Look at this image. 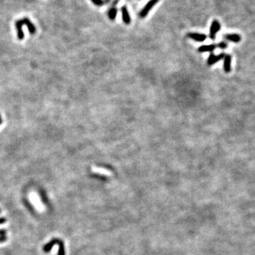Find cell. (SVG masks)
<instances>
[{"instance_id":"cell-13","label":"cell","mask_w":255,"mask_h":255,"mask_svg":"<svg viewBox=\"0 0 255 255\" xmlns=\"http://www.w3.org/2000/svg\"><path fill=\"white\" fill-rule=\"evenodd\" d=\"M217 47L222 50H225L227 48V47H228V43H226L225 41H221L217 45Z\"/></svg>"},{"instance_id":"cell-10","label":"cell","mask_w":255,"mask_h":255,"mask_svg":"<svg viewBox=\"0 0 255 255\" xmlns=\"http://www.w3.org/2000/svg\"><path fill=\"white\" fill-rule=\"evenodd\" d=\"M231 60L232 57L230 55L227 54L224 58V63H223V70L225 73H230L231 71Z\"/></svg>"},{"instance_id":"cell-8","label":"cell","mask_w":255,"mask_h":255,"mask_svg":"<svg viewBox=\"0 0 255 255\" xmlns=\"http://www.w3.org/2000/svg\"><path fill=\"white\" fill-rule=\"evenodd\" d=\"M15 28H16V32H17V38L18 40H20V41H22L24 38V30H23V26L22 24V23L20 22V19L18 20H16L15 22Z\"/></svg>"},{"instance_id":"cell-12","label":"cell","mask_w":255,"mask_h":255,"mask_svg":"<svg viewBox=\"0 0 255 255\" xmlns=\"http://www.w3.org/2000/svg\"><path fill=\"white\" fill-rule=\"evenodd\" d=\"M116 15H117V9L116 8V7H115V6H113V7L111 8L109 10H108V18H109L110 20L114 21V20L116 19Z\"/></svg>"},{"instance_id":"cell-6","label":"cell","mask_w":255,"mask_h":255,"mask_svg":"<svg viewBox=\"0 0 255 255\" xmlns=\"http://www.w3.org/2000/svg\"><path fill=\"white\" fill-rule=\"evenodd\" d=\"M223 38H224L225 41L237 43L241 41L242 38L239 34H237V33H226V34L223 35Z\"/></svg>"},{"instance_id":"cell-2","label":"cell","mask_w":255,"mask_h":255,"mask_svg":"<svg viewBox=\"0 0 255 255\" xmlns=\"http://www.w3.org/2000/svg\"><path fill=\"white\" fill-rule=\"evenodd\" d=\"M158 2H159V0H150V1L146 4L145 7H143V9L141 10V12H140V14H139L140 17H141V18H145L147 14H149L150 10H151L152 8L154 7V5H155Z\"/></svg>"},{"instance_id":"cell-7","label":"cell","mask_w":255,"mask_h":255,"mask_svg":"<svg viewBox=\"0 0 255 255\" xmlns=\"http://www.w3.org/2000/svg\"><path fill=\"white\" fill-rule=\"evenodd\" d=\"M187 35L191 39L197 42H204L207 38V35L206 34H204V33H189Z\"/></svg>"},{"instance_id":"cell-9","label":"cell","mask_w":255,"mask_h":255,"mask_svg":"<svg viewBox=\"0 0 255 255\" xmlns=\"http://www.w3.org/2000/svg\"><path fill=\"white\" fill-rule=\"evenodd\" d=\"M121 12H122V19L124 24L127 25L130 24L131 22V18L126 6H123L121 8Z\"/></svg>"},{"instance_id":"cell-14","label":"cell","mask_w":255,"mask_h":255,"mask_svg":"<svg viewBox=\"0 0 255 255\" xmlns=\"http://www.w3.org/2000/svg\"><path fill=\"white\" fill-rule=\"evenodd\" d=\"M92 2L95 5L98 6V7H101L104 4V0H91Z\"/></svg>"},{"instance_id":"cell-1","label":"cell","mask_w":255,"mask_h":255,"mask_svg":"<svg viewBox=\"0 0 255 255\" xmlns=\"http://www.w3.org/2000/svg\"><path fill=\"white\" fill-rule=\"evenodd\" d=\"M55 244H58V245L59 246V250H58V255H65L64 242L63 241H62L61 240L58 239V238H54V239L51 240L48 243L43 246V250L45 252H49Z\"/></svg>"},{"instance_id":"cell-16","label":"cell","mask_w":255,"mask_h":255,"mask_svg":"<svg viewBox=\"0 0 255 255\" xmlns=\"http://www.w3.org/2000/svg\"><path fill=\"white\" fill-rule=\"evenodd\" d=\"M7 230H0V236H5Z\"/></svg>"},{"instance_id":"cell-20","label":"cell","mask_w":255,"mask_h":255,"mask_svg":"<svg viewBox=\"0 0 255 255\" xmlns=\"http://www.w3.org/2000/svg\"><path fill=\"white\" fill-rule=\"evenodd\" d=\"M0 119H2V116H1V114H0Z\"/></svg>"},{"instance_id":"cell-17","label":"cell","mask_w":255,"mask_h":255,"mask_svg":"<svg viewBox=\"0 0 255 255\" xmlns=\"http://www.w3.org/2000/svg\"><path fill=\"white\" fill-rule=\"evenodd\" d=\"M6 222H7V219L5 218H0V225L4 224Z\"/></svg>"},{"instance_id":"cell-4","label":"cell","mask_w":255,"mask_h":255,"mask_svg":"<svg viewBox=\"0 0 255 255\" xmlns=\"http://www.w3.org/2000/svg\"><path fill=\"white\" fill-rule=\"evenodd\" d=\"M20 22L22 23L23 26H26L27 28H28L29 33H30L31 35L35 34V33H36V27H35V24H33V23L31 22L28 18H23L22 19H20Z\"/></svg>"},{"instance_id":"cell-3","label":"cell","mask_w":255,"mask_h":255,"mask_svg":"<svg viewBox=\"0 0 255 255\" xmlns=\"http://www.w3.org/2000/svg\"><path fill=\"white\" fill-rule=\"evenodd\" d=\"M220 29V24L218 20H214L211 24L210 31H209V38L211 40H215L216 38L217 33Z\"/></svg>"},{"instance_id":"cell-21","label":"cell","mask_w":255,"mask_h":255,"mask_svg":"<svg viewBox=\"0 0 255 255\" xmlns=\"http://www.w3.org/2000/svg\"><path fill=\"white\" fill-rule=\"evenodd\" d=\"M0 213H1V210H0Z\"/></svg>"},{"instance_id":"cell-19","label":"cell","mask_w":255,"mask_h":255,"mask_svg":"<svg viewBox=\"0 0 255 255\" xmlns=\"http://www.w3.org/2000/svg\"><path fill=\"white\" fill-rule=\"evenodd\" d=\"M109 1H110V0H106V2H109Z\"/></svg>"},{"instance_id":"cell-11","label":"cell","mask_w":255,"mask_h":255,"mask_svg":"<svg viewBox=\"0 0 255 255\" xmlns=\"http://www.w3.org/2000/svg\"><path fill=\"white\" fill-rule=\"evenodd\" d=\"M217 48L216 44H210V45H201L198 48V51L199 53H207V52H210L212 53Z\"/></svg>"},{"instance_id":"cell-15","label":"cell","mask_w":255,"mask_h":255,"mask_svg":"<svg viewBox=\"0 0 255 255\" xmlns=\"http://www.w3.org/2000/svg\"><path fill=\"white\" fill-rule=\"evenodd\" d=\"M7 240V237L6 236H0V242H4Z\"/></svg>"},{"instance_id":"cell-18","label":"cell","mask_w":255,"mask_h":255,"mask_svg":"<svg viewBox=\"0 0 255 255\" xmlns=\"http://www.w3.org/2000/svg\"><path fill=\"white\" fill-rule=\"evenodd\" d=\"M2 123V118L0 119V125H1Z\"/></svg>"},{"instance_id":"cell-5","label":"cell","mask_w":255,"mask_h":255,"mask_svg":"<svg viewBox=\"0 0 255 255\" xmlns=\"http://www.w3.org/2000/svg\"><path fill=\"white\" fill-rule=\"evenodd\" d=\"M225 56V54L224 53L219 54L218 55H215L214 53H210L208 60H207V64H208V65L209 66L213 65L217 63V62L220 61V60L224 59Z\"/></svg>"}]
</instances>
